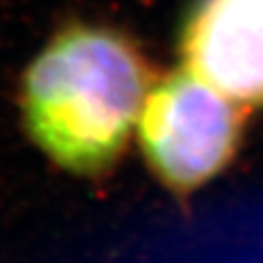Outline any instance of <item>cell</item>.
Instances as JSON below:
<instances>
[{
	"label": "cell",
	"instance_id": "obj_1",
	"mask_svg": "<svg viewBox=\"0 0 263 263\" xmlns=\"http://www.w3.org/2000/svg\"><path fill=\"white\" fill-rule=\"evenodd\" d=\"M149 86V66L127 35L68 24L22 77L24 127L57 167L103 174L127 147Z\"/></svg>",
	"mask_w": 263,
	"mask_h": 263
},
{
	"label": "cell",
	"instance_id": "obj_2",
	"mask_svg": "<svg viewBox=\"0 0 263 263\" xmlns=\"http://www.w3.org/2000/svg\"><path fill=\"white\" fill-rule=\"evenodd\" d=\"M243 105L184 66L149 86L138 114V143L154 176L189 195L219 176L243 136Z\"/></svg>",
	"mask_w": 263,
	"mask_h": 263
},
{
	"label": "cell",
	"instance_id": "obj_3",
	"mask_svg": "<svg viewBox=\"0 0 263 263\" xmlns=\"http://www.w3.org/2000/svg\"><path fill=\"white\" fill-rule=\"evenodd\" d=\"M186 70L243 108L263 105V0H193L180 29Z\"/></svg>",
	"mask_w": 263,
	"mask_h": 263
}]
</instances>
